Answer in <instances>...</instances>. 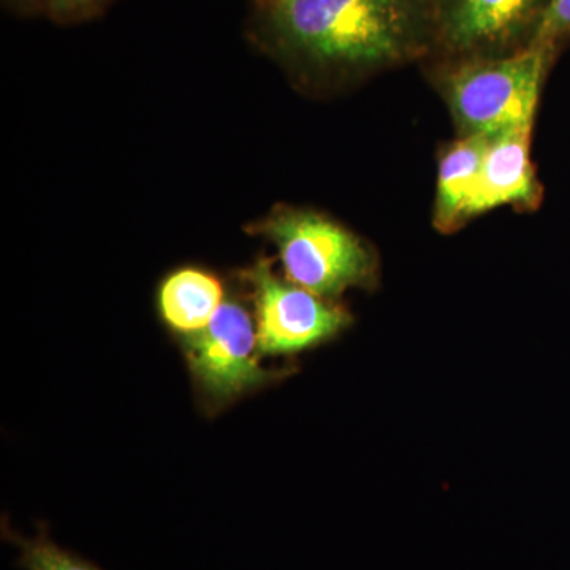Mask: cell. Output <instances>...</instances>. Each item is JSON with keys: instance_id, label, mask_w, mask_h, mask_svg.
<instances>
[{"instance_id": "cell-1", "label": "cell", "mask_w": 570, "mask_h": 570, "mask_svg": "<svg viewBox=\"0 0 570 570\" xmlns=\"http://www.w3.org/2000/svg\"><path fill=\"white\" fill-rule=\"evenodd\" d=\"M254 33L285 66L318 80H351L434 51L430 0H264Z\"/></svg>"}, {"instance_id": "cell-2", "label": "cell", "mask_w": 570, "mask_h": 570, "mask_svg": "<svg viewBox=\"0 0 570 570\" xmlns=\"http://www.w3.org/2000/svg\"><path fill=\"white\" fill-rule=\"evenodd\" d=\"M554 56L553 48L531 45L501 58L448 61L439 86L461 137L532 130Z\"/></svg>"}, {"instance_id": "cell-3", "label": "cell", "mask_w": 570, "mask_h": 570, "mask_svg": "<svg viewBox=\"0 0 570 570\" xmlns=\"http://www.w3.org/2000/svg\"><path fill=\"white\" fill-rule=\"evenodd\" d=\"M246 230L276 246L291 283L322 298L335 302L347 288L376 284L374 250L326 214L281 205Z\"/></svg>"}, {"instance_id": "cell-4", "label": "cell", "mask_w": 570, "mask_h": 570, "mask_svg": "<svg viewBox=\"0 0 570 570\" xmlns=\"http://www.w3.org/2000/svg\"><path fill=\"white\" fill-rule=\"evenodd\" d=\"M183 347L195 387L209 407L227 406L287 374L261 366L257 328L245 306L234 298L225 299L206 328L184 336Z\"/></svg>"}, {"instance_id": "cell-5", "label": "cell", "mask_w": 570, "mask_h": 570, "mask_svg": "<svg viewBox=\"0 0 570 570\" xmlns=\"http://www.w3.org/2000/svg\"><path fill=\"white\" fill-rule=\"evenodd\" d=\"M243 279L253 291L258 356L305 351L352 324L346 307L281 279L268 258H258L253 268L243 272Z\"/></svg>"}, {"instance_id": "cell-6", "label": "cell", "mask_w": 570, "mask_h": 570, "mask_svg": "<svg viewBox=\"0 0 570 570\" xmlns=\"http://www.w3.org/2000/svg\"><path fill=\"white\" fill-rule=\"evenodd\" d=\"M549 0H430L434 51L448 61L501 58L531 47Z\"/></svg>"}, {"instance_id": "cell-7", "label": "cell", "mask_w": 570, "mask_h": 570, "mask_svg": "<svg viewBox=\"0 0 570 570\" xmlns=\"http://www.w3.org/2000/svg\"><path fill=\"white\" fill-rule=\"evenodd\" d=\"M531 132L513 130L487 138L475 200L478 216L502 205L535 212L542 204V184L531 160Z\"/></svg>"}, {"instance_id": "cell-8", "label": "cell", "mask_w": 570, "mask_h": 570, "mask_svg": "<svg viewBox=\"0 0 570 570\" xmlns=\"http://www.w3.org/2000/svg\"><path fill=\"white\" fill-rule=\"evenodd\" d=\"M487 138L460 137L439 157L433 223L441 234H453L478 217L480 170Z\"/></svg>"}, {"instance_id": "cell-9", "label": "cell", "mask_w": 570, "mask_h": 570, "mask_svg": "<svg viewBox=\"0 0 570 570\" xmlns=\"http://www.w3.org/2000/svg\"><path fill=\"white\" fill-rule=\"evenodd\" d=\"M224 285L206 269L184 266L159 285L157 309L168 328L189 336L202 332L224 305Z\"/></svg>"}, {"instance_id": "cell-10", "label": "cell", "mask_w": 570, "mask_h": 570, "mask_svg": "<svg viewBox=\"0 0 570 570\" xmlns=\"http://www.w3.org/2000/svg\"><path fill=\"white\" fill-rule=\"evenodd\" d=\"M2 538L18 550L17 564L22 570H102L73 551L58 546L45 524H39L36 534L29 538L14 531L3 520Z\"/></svg>"}, {"instance_id": "cell-11", "label": "cell", "mask_w": 570, "mask_h": 570, "mask_svg": "<svg viewBox=\"0 0 570 570\" xmlns=\"http://www.w3.org/2000/svg\"><path fill=\"white\" fill-rule=\"evenodd\" d=\"M570 36V0H549L532 45H543L558 51Z\"/></svg>"}, {"instance_id": "cell-12", "label": "cell", "mask_w": 570, "mask_h": 570, "mask_svg": "<svg viewBox=\"0 0 570 570\" xmlns=\"http://www.w3.org/2000/svg\"><path fill=\"white\" fill-rule=\"evenodd\" d=\"M111 0H48L47 17L56 24H77L96 18Z\"/></svg>"}, {"instance_id": "cell-13", "label": "cell", "mask_w": 570, "mask_h": 570, "mask_svg": "<svg viewBox=\"0 0 570 570\" xmlns=\"http://www.w3.org/2000/svg\"><path fill=\"white\" fill-rule=\"evenodd\" d=\"M11 9L21 14L47 13L48 0H7Z\"/></svg>"}, {"instance_id": "cell-14", "label": "cell", "mask_w": 570, "mask_h": 570, "mask_svg": "<svg viewBox=\"0 0 570 570\" xmlns=\"http://www.w3.org/2000/svg\"><path fill=\"white\" fill-rule=\"evenodd\" d=\"M255 2H264V0H255Z\"/></svg>"}]
</instances>
